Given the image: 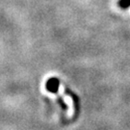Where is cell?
I'll use <instances>...</instances> for the list:
<instances>
[{"instance_id":"obj_1","label":"cell","mask_w":130,"mask_h":130,"mask_svg":"<svg viewBox=\"0 0 130 130\" xmlns=\"http://www.w3.org/2000/svg\"><path fill=\"white\" fill-rule=\"evenodd\" d=\"M60 86V81L58 78L52 77V78L48 79L46 82V90L50 93H57L58 89Z\"/></svg>"},{"instance_id":"obj_2","label":"cell","mask_w":130,"mask_h":130,"mask_svg":"<svg viewBox=\"0 0 130 130\" xmlns=\"http://www.w3.org/2000/svg\"><path fill=\"white\" fill-rule=\"evenodd\" d=\"M119 5L122 9H127L130 7V0H120Z\"/></svg>"}]
</instances>
